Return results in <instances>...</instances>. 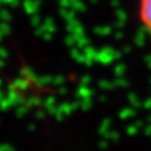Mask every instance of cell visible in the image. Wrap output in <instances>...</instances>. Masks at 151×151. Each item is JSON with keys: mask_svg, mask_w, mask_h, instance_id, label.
<instances>
[{"mask_svg": "<svg viewBox=\"0 0 151 151\" xmlns=\"http://www.w3.org/2000/svg\"><path fill=\"white\" fill-rule=\"evenodd\" d=\"M140 17L143 25L151 34V0L140 1Z\"/></svg>", "mask_w": 151, "mask_h": 151, "instance_id": "1", "label": "cell"}]
</instances>
